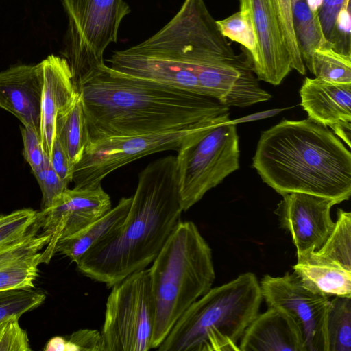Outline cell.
Listing matches in <instances>:
<instances>
[{
    "label": "cell",
    "instance_id": "obj_2",
    "mask_svg": "<svg viewBox=\"0 0 351 351\" xmlns=\"http://www.w3.org/2000/svg\"><path fill=\"white\" fill-rule=\"evenodd\" d=\"M176 159L149 163L138 174L136 191L120 228L86 252L76 264L86 277L111 288L147 269L181 221Z\"/></svg>",
    "mask_w": 351,
    "mask_h": 351
},
{
    "label": "cell",
    "instance_id": "obj_18",
    "mask_svg": "<svg viewBox=\"0 0 351 351\" xmlns=\"http://www.w3.org/2000/svg\"><path fill=\"white\" fill-rule=\"evenodd\" d=\"M132 197H122L118 204L80 232L58 241L55 254L59 253L77 263L92 247L112 234L122 225L129 210Z\"/></svg>",
    "mask_w": 351,
    "mask_h": 351
},
{
    "label": "cell",
    "instance_id": "obj_16",
    "mask_svg": "<svg viewBox=\"0 0 351 351\" xmlns=\"http://www.w3.org/2000/svg\"><path fill=\"white\" fill-rule=\"evenodd\" d=\"M40 63L43 77L40 143L49 157L56 141L57 118L72 106L79 93L65 58L49 55Z\"/></svg>",
    "mask_w": 351,
    "mask_h": 351
},
{
    "label": "cell",
    "instance_id": "obj_31",
    "mask_svg": "<svg viewBox=\"0 0 351 351\" xmlns=\"http://www.w3.org/2000/svg\"><path fill=\"white\" fill-rule=\"evenodd\" d=\"M350 29V0H346L337 15L330 42L333 49L345 55H351Z\"/></svg>",
    "mask_w": 351,
    "mask_h": 351
},
{
    "label": "cell",
    "instance_id": "obj_1",
    "mask_svg": "<svg viewBox=\"0 0 351 351\" xmlns=\"http://www.w3.org/2000/svg\"><path fill=\"white\" fill-rule=\"evenodd\" d=\"M77 90L83 105L87 143L180 130L229 112L212 97L117 75L105 63Z\"/></svg>",
    "mask_w": 351,
    "mask_h": 351
},
{
    "label": "cell",
    "instance_id": "obj_24",
    "mask_svg": "<svg viewBox=\"0 0 351 351\" xmlns=\"http://www.w3.org/2000/svg\"><path fill=\"white\" fill-rule=\"evenodd\" d=\"M309 71L315 78L337 84H351V55L341 53L326 45L312 54Z\"/></svg>",
    "mask_w": 351,
    "mask_h": 351
},
{
    "label": "cell",
    "instance_id": "obj_12",
    "mask_svg": "<svg viewBox=\"0 0 351 351\" xmlns=\"http://www.w3.org/2000/svg\"><path fill=\"white\" fill-rule=\"evenodd\" d=\"M335 200L302 193L282 195L274 213L280 227L288 232L296 248L297 258L319 249L331 233L330 215Z\"/></svg>",
    "mask_w": 351,
    "mask_h": 351
},
{
    "label": "cell",
    "instance_id": "obj_30",
    "mask_svg": "<svg viewBox=\"0 0 351 351\" xmlns=\"http://www.w3.org/2000/svg\"><path fill=\"white\" fill-rule=\"evenodd\" d=\"M13 317L0 322V351L32 350L27 332Z\"/></svg>",
    "mask_w": 351,
    "mask_h": 351
},
{
    "label": "cell",
    "instance_id": "obj_5",
    "mask_svg": "<svg viewBox=\"0 0 351 351\" xmlns=\"http://www.w3.org/2000/svg\"><path fill=\"white\" fill-rule=\"evenodd\" d=\"M263 300L255 274L246 272L214 288L179 317L159 351H240L238 341Z\"/></svg>",
    "mask_w": 351,
    "mask_h": 351
},
{
    "label": "cell",
    "instance_id": "obj_25",
    "mask_svg": "<svg viewBox=\"0 0 351 351\" xmlns=\"http://www.w3.org/2000/svg\"><path fill=\"white\" fill-rule=\"evenodd\" d=\"M42 263V252L22 256L0 269V291L32 289Z\"/></svg>",
    "mask_w": 351,
    "mask_h": 351
},
{
    "label": "cell",
    "instance_id": "obj_36",
    "mask_svg": "<svg viewBox=\"0 0 351 351\" xmlns=\"http://www.w3.org/2000/svg\"><path fill=\"white\" fill-rule=\"evenodd\" d=\"M51 165L60 180L66 184L72 182L74 165L57 140L49 157Z\"/></svg>",
    "mask_w": 351,
    "mask_h": 351
},
{
    "label": "cell",
    "instance_id": "obj_9",
    "mask_svg": "<svg viewBox=\"0 0 351 351\" xmlns=\"http://www.w3.org/2000/svg\"><path fill=\"white\" fill-rule=\"evenodd\" d=\"M203 121L180 130L88 142L82 159L74 165L72 182L77 188L95 186L110 173L136 159L159 152H177Z\"/></svg>",
    "mask_w": 351,
    "mask_h": 351
},
{
    "label": "cell",
    "instance_id": "obj_32",
    "mask_svg": "<svg viewBox=\"0 0 351 351\" xmlns=\"http://www.w3.org/2000/svg\"><path fill=\"white\" fill-rule=\"evenodd\" d=\"M23 142V154L34 175L43 170L49 160L40 143V137L32 130L21 127Z\"/></svg>",
    "mask_w": 351,
    "mask_h": 351
},
{
    "label": "cell",
    "instance_id": "obj_17",
    "mask_svg": "<svg viewBox=\"0 0 351 351\" xmlns=\"http://www.w3.org/2000/svg\"><path fill=\"white\" fill-rule=\"evenodd\" d=\"M240 351H304L300 330L283 310L268 307L258 313L245 330Z\"/></svg>",
    "mask_w": 351,
    "mask_h": 351
},
{
    "label": "cell",
    "instance_id": "obj_35",
    "mask_svg": "<svg viewBox=\"0 0 351 351\" xmlns=\"http://www.w3.org/2000/svg\"><path fill=\"white\" fill-rule=\"evenodd\" d=\"M346 1L322 0L318 10V17L324 35L329 43L332 38L337 15Z\"/></svg>",
    "mask_w": 351,
    "mask_h": 351
},
{
    "label": "cell",
    "instance_id": "obj_6",
    "mask_svg": "<svg viewBox=\"0 0 351 351\" xmlns=\"http://www.w3.org/2000/svg\"><path fill=\"white\" fill-rule=\"evenodd\" d=\"M177 152L180 204L186 211L239 168L236 122L229 112L205 120Z\"/></svg>",
    "mask_w": 351,
    "mask_h": 351
},
{
    "label": "cell",
    "instance_id": "obj_23",
    "mask_svg": "<svg viewBox=\"0 0 351 351\" xmlns=\"http://www.w3.org/2000/svg\"><path fill=\"white\" fill-rule=\"evenodd\" d=\"M326 335L328 351H351V296L329 300Z\"/></svg>",
    "mask_w": 351,
    "mask_h": 351
},
{
    "label": "cell",
    "instance_id": "obj_22",
    "mask_svg": "<svg viewBox=\"0 0 351 351\" xmlns=\"http://www.w3.org/2000/svg\"><path fill=\"white\" fill-rule=\"evenodd\" d=\"M317 259L351 271V213L337 210L335 226L322 247L311 252Z\"/></svg>",
    "mask_w": 351,
    "mask_h": 351
},
{
    "label": "cell",
    "instance_id": "obj_29",
    "mask_svg": "<svg viewBox=\"0 0 351 351\" xmlns=\"http://www.w3.org/2000/svg\"><path fill=\"white\" fill-rule=\"evenodd\" d=\"M37 217V211L22 208L7 215H0V246L25 236Z\"/></svg>",
    "mask_w": 351,
    "mask_h": 351
},
{
    "label": "cell",
    "instance_id": "obj_38",
    "mask_svg": "<svg viewBox=\"0 0 351 351\" xmlns=\"http://www.w3.org/2000/svg\"><path fill=\"white\" fill-rule=\"evenodd\" d=\"M306 1L313 12L318 13L322 0H306Z\"/></svg>",
    "mask_w": 351,
    "mask_h": 351
},
{
    "label": "cell",
    "instance_id": "obj_21",
    "mask_svg": "<svg viewBox=\"0 0 351 351\" xmlns=\"http://www.w3.org/2000/svg\"><path fill=\"white\" fill-rule=\"evenodd\" d=\"M292 12L298 45L302 60L309 70L313 53L331 44L324 35L318 13L311 11L306 0H292Z\"/></svg>",
    "mask_w": 351,
    "mask_h": 351
},
{
    "label": "cell",
    "instance_id": "obj_20",
    "mask_svg": "<svg viewBox=\"0 0 351 351\" xmlns=\"http://www.w3.org/2000/svg\"><path fill=\"white\" fill-rule=\"evenodd\" d=\"M56 140L73 165L82 159L87 143V136L80 94L72 106L57 118Z\"/></svg>",
    "mask_w": 351,
    "mask_h": 351
},
{
    "label": "cell",
    "instance_id": "obj_28",
    "mask_svg": "<svg viewBox=\"0 0 351 351\" xmlns=\"http://www.w3.org/2000/svg\"><path fill=\"white\" fill-rule=\"evenodd\" d=\"M276 15L288 51L292 69L304 75L305 64L298 45L293 21L292 0H275Z\"/></svg>",
    "mask_w": 351,
    "mask_h": 351
},
{
    "label": "cell",
    "instance_id": "obj_39",
    "mask_svg": "<svg viewBox=\"0 0 351 351\" xmlns=\"http://www.w3.org/2000/svg\"><path fill=\"white\" fill-rule=\"evenodd\" d=\"M271 2L273 3V4L274 5V6L276 8V1H275V0H271Z\"/></svg>",
    "mask_w": 351,
    "mask_h": 351
},
{
    "label": "cell",
    "instance_id": "obj_19",
    "mask_svg": "<svg viewBox=\"0 0 351 351\" xmlns=\"http://www.w3.org/2000/svg\"><path fill=\"white\" fill-rule=\"evenodd\" d=\"M293 270L313 291L328 296H351V271L321 261L311 253L297 258Z\"/></svg>",
    "mask_w": 351,
    "mask_h": 351
},
{
    "label": "cell",
    "instance_id": "obj_15",
    "mask_svg": "<svg viewBox=\"0 0 351 351\" xmlns=\"http://www.w3.org/2000/svg\"><path fill=\"white\" fill-rule=\"evenodd\" d=\"M43 69L17 65L0 72V107L18 118L40 138Z\"/></svg>",
    "mask_w": 351,
    "mask_h": 351
},
{
    "label": "cell",
    "instance_id": "obj_13",
    "mask_svg": "<svg viewBox=\"0 0 351 351\" xmlns=\"http://www.w3.org/2000/svg\"><path fill=\"white\" fill-rule=\"evenodd\" d=\"M252 19L256 36L258 57L252 64L260 80L280 84L292 70L290 57L271 0H239Z\"/></svg>",
    "mask_w": 351,
    "mask_h": 351
},
{
    "label": "cell",
    "instance_id": "obj_33",
    "mask_svg": "<svg viewBox=\"0 0 351 351\" xmlns=\"http://www.w3.org/2000/svg\"><path fill=\"white\" fill-rule=\"evenodd\" d=\"M67 350L102 351L101 333L98 330L82 329L66 339Z\"/></svg>",
    "mask_w": 351,
    "mask_h": 351
},
{
    "label": "cell",
    "instance_id": "obj_7",
    "mask_svg": "<svg viewBox=\"0 0 351 351\" xmlns=\"http://www.w3.org/2000/svg\"><path fill=\"white\" fill-rule=\"evenodd\" d=\"M68 18L62 54L77 86L104 64L106 47L117 40L130 13L123 0H62Z\"/></svg>",
    "mask_w": 351,
    "mask_h": 351
},
{
    "label": "cell",
    "instance_id": "obj_14",
    "mask_svg": "<svg viewBox=\"0 0 351 351\" xmlns=\"http://www.w3.org/2000/svg\"><path fill=\"white\" fill-rule=\"evenodd\" d=\"M300 95L308 118L332 129L350 147L351 84L306 77Z\"/></svg>",
    "mask_w": 351,
    "mask_h": 351
},
{
    "label": "cell",
    "instance_id": "obj_4",
    "mask_svg": "<svg viewBox=\"0 0 351 351\" xmlns=\"http://www.w3.org/2000/svg\"><path fill=\"white\" fill-rule=\"evenodd\" d=\"M148 269L156 350L183 313L212 287L215 272L210 246L193 222L182 221Z\"/></svg>",
    "mask_w": 351,
    "mask_h": 351
},
{
    "label": "cell",
    "instance_id": "obj_26",
    "mask_svg": "<svg viewBox=\"0 0 351 351\" xmlns=\"http://www.w3.org/2000/svg\"><path fill=\"white\" fill-rule=\"evenodd\" d=\"M216 23L224 37L242 45L248 50L252 64L257 60L258 51L249 11L246 8H240L239 11L224 19L216 21Z\"/></svg>",
    "mask_w": 351,
    "mask_h": 351
},
{
    "label": "cell",
    "instance_id": "obj_10",
    "mask_svg": "<svg viewBox=\"0 0 351 351\" xmlns=\"http://www.w3.org/2000/svg\"><path fill=\"white\" fill-rule=\"evenodd\" d=\"M259 283L267 306L280 308L293 319L304 351H328L326 318L329 296L307 287L294 272L277 277L267 274Z\"/></svg>",
    "mask_w": 351,
    "mask_h": 351
},
{
    "label": "cell",
    "instance_id": "obj_8",
    "mask_svg": "<svg viewBox=\"0 0 351 351\" xmlns=\"http://www.w3.org/2000/svg\"><path fill=\"white\" fill-rule=\"evenodd\" d=\"M111 288L100 331L102 351L152 349L155 308L149 269L134 272Z\"/></svg>",
    "mask_w": 351,
    "mask_h": 351
},
{
    "label": "cell",
    "instance_id": "obj_11",
    "mask_svg": "<svg viewBox=\"0 0 351 351\" xmlns=\"http://www.w3.org/2000/svg\"><path fill=\"white\" fill-rule=\"evenodd\" d=\"M111 208L110 198L101 184L65 189L50 207L37 212L35 222L49 237L42 252V263L50 262L58 241L80 232Z\"/></svg>",
    "mask_w": 351,
    "mask_h": 351
},
{
    "label": "cell",
    "instance_id": "obj_34",
    "mask_svg": "<svg viewBox=\"0 0 351 351\" xmlns=\"http://www.w3.org/2000/svg\"><path fill=\"white\" fill-rule=\"evenodd\" d=\"M38 184L43 195L42 210L50 207L53 201L68 188L56 174L50 161L46 173Z\"/></svg>",
    "mask_w": 351,
    "mask_h": 351
},
{
    "label": "cell",
    "instance_id": "obj_37",
    "mask_svg": "<svg viewBox=\"0 0 351 351\" xmlns=\"http://www.w3.org/2000/svg\"><path fill=\"white\" fill-rule=\"evenodd\" d=\"M46 350H67L66 339L61 337H54L48 341Z\"/></svg>",
    "mask_w": 351,
    "mask_h": 351
},
{
    "label": "cell",
    "instance_id": "obj_3",
    "mask_svg": "<svg viewBox=\"0 0 351 351\" xmlns=\"http://www.w3.org/2000/svg\"><path fill=\"white\" fill-rule=\"evenodd\" d=\"M263 182L280 195L302 193L338 204L351 195V153L328 128L309 118L263 131L252 158Z\"/></svg>",
    "mask_w": 351,
    "mask_h": 351
},
{
    "label": "cell",
    "instance_id": "obj_27",
    "mask_svg": "<svg viewBox=\"0 0 351 351\" xmlns=\"http://www.w3.org/2000/svg\"><path fill=\"white\" fill-rule=\"evenodd\" d=\"M46 295L32 289L0 291V322L22 315L41 305Z\"/></svg>",
    "mask_w": 351,
    "mask_h": 351
}]
</instances>
